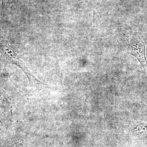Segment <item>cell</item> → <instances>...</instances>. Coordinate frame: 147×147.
I'll list each match as a JSON object with an SVG mask.
<instances>
[{
	"label": "cell",
	"mask_w": 147,
	"mask_h": 147,
	"mask_svg": "<svg viewBox=\"0 0 147 147\" xmlns=\"http://www.w3.org/2000/svg\"><path fill=\"white\" fill-rule=\"evenodd\" d=\"M132 132L137 137L147 138V123L139 122L134 123L132 127Z\"/></svg>",
	"instance_id": "3957f363"
},
{
	"label": "cell",
	"mask_w": 147,
	"mask_h": 147,
	"mask_svg": "<svg viewBox=\"0 0 147 147\" xmlns=\"http://www.w3.org/2000/svg\"><path fill=\"white\" fill-rule=\"evenodd\" d=\"M124 36L128 43L127 53L138 60L147 75V61L146 56L147 34L135 33L125 34Z\"/></svg>",
	"instance_id": "6da1fadb"
},
{
	"label": "cell",
	"mask_w": 147,
	"mask_h": 147,
	"mask_svg": "<svg viewBox=\"0 0 147 147\" xmlns=\"http://www.w3.org/2000/svg\"><path fill=\"white\" fill-rule=\"evenodd\" d=\"M0 53L3 59L7 62L17 66L24 71L32 86L36 87L39 85L40 81L30 72L12 46L1 36H0Z\"/></svg>",
	"instance_id": "7a4b0ae2"
},
{
	"label": "cell",
	"mask_w": 147,
	"mask_h": 147,
	"mask_svg": "<svg viewBox=\"0 0 147 147\" xmlns=\"http://www.w3.org/2000/svg\"><path fill=\"white\" fill-rule=\"evenodd\" d=\"M0 69H1V64L0 63Z\"/></svg>",
	"instance_id": "277c9868"
}]
</instances>
